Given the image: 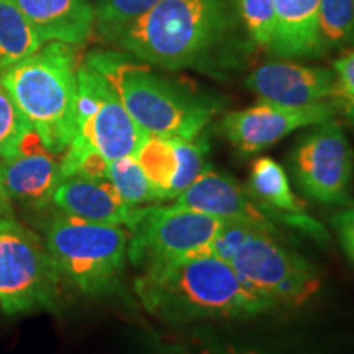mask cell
I'll list each match as a JSON object with an SVG mask.
<instances>
[{"label":"cell","mask_w":354,"mask_h":354,"mask_svg":"<svg viewBox=\"0 0 354 354\" xmlns=\"http://www.w3.org/2000/svg\"><path fill=\"white\" fill-rule=\"evenodd\" d=\"M207 143L148 136L135 158L156 190L159 202L174 201L205 169Z\"/></svg>","instance_id":"cell-14"},{"label":"cell","mask_w":354,"mask_h":354,"mask_svg":"<svg viewBox=\"0 0 354 354\" xmlns=\"http://www.w3.org/2000/svg\"><path fill=\"white\" fill-rule=\"evenodd\" d=\"M10 214H12V201L8 198L6 185H3L2 161H0V215H10Z\"/></svg>","instance_id":"cell-29"},{"label":"cell","mask_w":354,"mask_h":354,"mask_svg":"<svg viewBox=\"0 0 354 354\" xmlns=\"http://www.w3.org/2000/svg\"><path fill=\"white\" fill-rule=\"evenodd\" d=\"M276 26L269 51L274 56L292 57L322 56L318 39L320 0H274Z\"/></svg>","instance_id":"cell-18"},{"label":"cell","mask_w":354,"mask_h":354,"mask_svg":"<svg viewBox=\"0 0 354 354\" xmlns=\"http://www.w3.org/2000/svg\"><path fill=\"white\" fill-rule=\"evenodd\" d=\"M57 271L43 238L12 215H0V308L8 315L56 307Z\"/></svg>","instance_id":"cell-7"},{"label":"cell","mask_w":354,"mask_h":354,"mask_svg":"<svg viewBox=\"0 0 354 354\" xmlns=\"http://www.w3.org/2000/svg\"><path fill=\"white\" fill-rule=\"evenodd\" d=\"M233 25V0H161L115 39L141 63L180 69L201 63Z\"/></svg>","instance_id":"cell-2"},{"label":"cell","mask_w":354,"mask_h":354,"mask_svg":"<svg viewBox=\"0 0 354 354\" xmlns=\"http://www.w3.org/2000/svg\"><path fill=\"white\" fill-rule=\"evenodd\" d=\"M135 287L146 310L172 322L251 317L272 308L243 284L232 264L214 256L146 269Z\"/></svg>","instance_id":"cell-1"},{"label":"cell","mask_w":354,"mask_h":354,"mask_svg":"<svg viewBox=\"0 0 354 354\" xmlns=\"http://www.w3.org/2000/svg\"><path fill=\"white\" fill-rule=\"evenodd\" d=\"M43 43L81 44L95 24L88 0H17Z\"/></svg>","instance_id":"cell-17"},{"label":"cell","mask_w":354,"mask_h":354,"mask_svg":"<svg viewBox=\"0 0 354 354\" xmlns=\"http://www.w3.org/2000/svg\"><path fill=\"white\" fill-rule=\"evenodd\" d=\"M17 107L48 151L63 154L76 130L77 64L73 44L44 43L0 73Z\"/></svg>","instance_id":"cell-4"},{"label":"cell","mask_w":354,"mask_h":354,"mask_svg":"<svg viewBox=\"0 0 354 354\" xmlns=\"http://www.w3.org/2000/svg\"><path fill=\"white\" fill-rule=\"evenodd\" d=\"M333 71L338 77V87L342 99H354V50L333 63Z\"/></svg>","instance_id":"cell-27"},{"label":"cell","mask_w":354,"mask_h":354,"mask_svg":"<svg viewBox=\"0 0 354 354\" xmlns=\"http://www.w3.org/2000/svg\"><path fill=\"white\" fill-rule=\"evenodd\" d=\"M333 225L344 253L354 264V207L339 212L333 218Z\"/></svg>","instance_id":"cell-28"},{"label":"cell","mask_w":354,"mask_h":354,"mask_svg":"<svg viewBox=\"0 0 354 354\" xmlns=\"http://www.w3.org/2000/svg\"><path fill=\"white\" fill-rule=\"evenodd\" d=\"M161 0H97L95 24L105 37L115 39Z\"/></svg>","instance_id":"cell-23"},{"label":"cell","mask_w":354,"mask_h":354,"mask_svg":"<svg viewBox=\"0 0 354 354\" xmlns=\"http://www.w3.org/2000/svg\"><path fill=\"white\" fill-rule=\"evenodd\" d=\"M107 179L130 207H145L148 203L159 202L156 190L135 156L110 161L107 166Z\"/></svg>","instance_id":"cell-21"},{"label":"cell","mask_w":354,"mask_h":354,"mask_svg":"<svg viewBox=\"0 0 354 354\" xmlns=\"http://www.w3.org/2000/svg\"><path fill=\"white\" fill-rule=\"evenodd\" d=\"M146 138L107 79L86 63L77 66L76 130L61 159V180L76 174L91 154L107 162L135 156Z\"/></svg>","instance_id":"cell-6"},{"label":"cell","mask_w":354,"mask_h":354,"mask_svg":"<svg viewBox=\"0 0 354 354\" xmlns=\"http://www.w3.org/2000/svg\"><path fill=\"white\" fill-rule=\"evenodd\" d=\"M53 203L61 214L102 225L122 227L130 221L135 207H130L109 179L71 176L57 185Z\"/></svg>","instance_id":"cell-16"},{"label":"cell","mask_w":354,"mask_h":354,"mask_svg":"<svg viewBox=\"0 0 354 354\" xmlns=\"http://www.w3.org/2000/svg\"><path fill=\"white\" fill-rule=\"evenodd\" d=\"M295 180L305 196L325 205L351 201L354 151L343 127L335 118L315 125L292 154Z\"/></svg>","instance_id":"cell-11"},{"label":"cell","mask_w":354,"mask_h":354,"mask_svg":"<svg viewBox=\"0 0 354 354\" xmlns=\"http://www.w3.org/2000/svg\"><path fill=\"white\" fill-rule=\"evenodd\" d=\"M174 203L185 209L209 214L223 220L243 221L251 227L277 234L276 225L299 228L320 241L328 240L326 230L307 214H284L264 205L250 189L227 174L205 166L201 176L174 198Z\"/></svg>","instance_id":"cell-10"},{"label":"cell","mask_w":354,"mask_h":354,"mask_svg":"<svg viewBox=\"0 0 354 354\" xmlns=\"http://www.w3.org/2000/svg\"><path fill=\"white\" fill-rule=\"evenodd\" d=\"M32 135H35L32 125L0 84V159L19 153Z\"/></svg>","instance_id":"cell-24"},{"label":"cell","mask_w":354,"mask_h":354,"mask_svg":"<svg viewBox=\"0 0 354 354\" xmlns=\"http://www.w3.org/2000/svg\"><path fill=\"white\" fill-rule=\"evenodd\" d=\"M225 221L176 203L135 207L127 223L130 232L127 256L141 271L201 256Z\"/></svg>","instance_id":"cell-8"},{"label":"cell","mask_w":354,"mask_h":354,"mask_svg":"<svg viewBox=\"0 0 354 354\" xmlns=\"http://www.w3.org/2000/svg\"><path fill=\"white\" fill-rule=\"evenodd\" d=\"M238 10L251 39L269 50L276 26L274 0H238Z\"/></svg>","instance_id":"cell-25"},{"label":"cell","mask_w":354,"mask_h":354,"mask_svg":"<svg viewBox=\"0 0 354 354\" xmlns=\"http://www.w3.org/2000/svg\"><path fill=\"white\" fill-rule=\"evenodd\" d=\"M318 39L322 55L354 41V0H320Z\"/></svg>","instance_id":"cell-22"},{"label":"cell","mask_w":354,"mask_h":354,"mask_svg":"<svg viewBox=\"0 0 354 354\" xmlns=\"http://www.w3.org/2000/svg\"><path fill=\"white\" fill-rule=\"evenodd\" d=\"M43 232L61 279L91 297L117 289L128 253L127 230L61 214L48 220Z\"/></svg>","instance_id":"cell-5"},{"label":"cell","mask_w":354,"mask_h":354,"mask_svg":"<svg viewBox=\"0 0 354 354\" xmlns=\"http://www.w3.org/2000/svg\"><path fill=\"white\" fill-rule=\"evenodd\" d=\"M339 107L343 109L348 120L354 125V99H342L339 100Z\"/></svg>","instance_id":"cell-30"},{"label":"cell","mask_w":354,"mask_h":354,"mask_svg":"<svg viewBox=\"0 0 354 354\" xmlns=\"http://www.w3.org/2000/svg\"><path fill=\"white\" fill-rule=\"evenodd\" d=\"M33 136L19 153L0 161L8 198L26 209L41 210L53 203V194L61 183V161L39 140L33 145L30 141Z\"/></svg>","instance_id":"cell-15"},{"label":"cell","mask_w":354,"mask_h":354,"mask_svg":"<svg viewBox=\"0 0 354 354\" xmlns=\"http://www.w3.org/2000/svg\"><path fill=\"white\" fill-rule=\"evenodd\" d=\"M17 0H0V73L43 46Z\"/></svg>","instance_id":"cell-19"},{"label":"cell","mask_w":354,"mask_h":354,"mask_svg":"<svg viewBox=\"0 0 354 354\" xmlns=\"http://www.w3.org/2000/svg\"><path fill=\"white\" fill-rule=\"evenodd\" d=\"M84 63L107 79L123 107L148 136L196 140L215 113L210 102L120 53L94 51Z\"/></svg>","instance_id":"cell-3"},{"label":"cell","mask_w":354,"mask_h":354,"mask_svg":"<svg viewBox=\"0 0 354 354\" xmlns=\"http://www.w3.org/2000/svg\"><path fill=\"white\" fill-rule=\"evenodd\" d=\"M248 189L264 205L284 214H305L304 202L292 192L287 174L272 158H259L251 166Z\"/></svg>","instance_id":"cell-20"},{"label":"cell","mask_w":354,"mask_h":354,"mask_svg":"<svg viewBox=\"0 0 354 354\" xmlns=\"http://www.w3.org/2000/svg\"><path fill=\"white\" fill-rule=\"evenodd\" d=\"M338 107L339 100H325L305 107L261 102L254 107L227 113L221 128L238 151L254 154L284 140L292 131L331 120Z\"/></svg>","instance_id":"cell-12"},{"label":"cell","mask_w":354,"mask_h":354,"mask_svg":"<svg viewBox=\"0 0 354 354\" xmlns=\"http://www.w3.org/2000/svg\"><path fill=\"white\" fill-rule=\"evenodd\" d=\"M246 86L261 102L305 107L325 100H342L333 69L286 61L266 63L246 77Z\"/></svg>","instance_id":"cell-13"},{"label":"cell","mask_w":354,"mask_h":354,"mask_svg":"<svg viewBox=\"0 0 354 354\" xmlns=\"http://www.w3.org/2000/svg\"><path fill=\"white\" fill-rule=\"evenodd\" d=\"M254 230L259 228L251 227V225L243 223V221L227 220L220 232L216 233L214 240L203 248L201 256H214V258H218L221 261L230 263L233 254L238 251V248L248 240V236H250Z\"/></svg>","instance_id":"cell-26"},{"label":"cell","mask_w":354,"mask_h":354,"mask_svg":"<svg viewBox=\"0 0 354 354\" xmlns=\"http://www.w3.org/2000/svg\"><path fill=\"white\" fill-rule=\"evenodd\" d=\"M230 264L243 284L272 307L302 305L322 286L318 271L307 259L264 230H254Z\"/></svg>","instance_id":"cell-9"}]
</instances>
